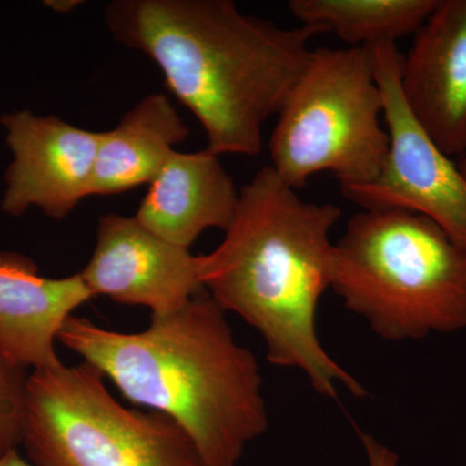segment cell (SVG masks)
<instances>
[{"instance_id":"obj_1","label":"cell","mask_w":466,"mask_h":466,"mask_svg":"<svg viewBox=\"0 0 466 466\" xmlns=\"http://www.w3.org/2000/svg\"><path fill=\"white\" fill-rule=\"evenodd\" d=\"M113 38L157 64L168 90L200 121L208 149L257 156L319 35L242 14L231 0H115Z\"/></svg>"},{"instance_id":"obj_2","label":"cell","mask_w":466,"mask_h":466,"mask_svg":"<svg viewBox=\"0 0 466 466\" xmlns=\"http://www.w3.org/2000/svg\"><path fill=\"white\" fill-rule=\"evenodd\" d=\"M341 214L336 205L302 200L274 168H260L241 189L225 238L198 256V268L208 296L262 336L269 363L300 370L324 397L336 398L342 385L363 398L364 386L318 334L319 302L332 283L330 232Z\"/></svg>"},{"instance_id":"obj_3","label":"cell","mask_w":466,"mask_h":466,"mask_svg":"<svg viewBox=\"0 0 466 466\" xmlns=\"http://www.w3.org/2000/svg\"><path fill=\"white\" fill-rule=\"evenodd\" d=\"M57 341L112 380L126 400L170 417L204 466H238L248 444L268 429L258 361L236 341L227 312L208 293L152 315L143 332L70 317Z\"/></svg>"},{"instance_id":"obj_4","label":"cell","mask_w":466,"mask_h":466,"mask_svg":"<svg viewBox=\"0 0 466 466\" xmlns=\"http://www.w3.org/2000/svg\"><path fill=\"white\" fill-rule=\"evenodd\" d=\"M330 289L385 341L466 329V249L412 211L355 214L334 242Z\"/></svg>"},{"instance_id":"obj_5","label":"cell","mask_w":466,"mask_h":466,"mask_svg":"<svg viewBox=\"0 0 466 466\" xmlns=\"http://www.w3.org/2000/svg\"><path fill=\"white\" fill-rule=\"evenodd\" d=\"M278 115L269 167L296 191L324 171L341 187L366 184L388 157L382 91L368 47L312 50Z\"/></svg>"},{"instance_id":"obj_6","label":"cell","mask_w":466,"mask_h":466,"mask_svg":"<svg viewBox=\"0 0 466 466\" xmlns=\"http://www.w3.org/2000/svg\"><path fill=\"white\" fill-rule=\"evenodd\" d=\"M104 376L78 366L32 370L23 444L35 466H204L170 417L128 410Z\"/></svg>"},{"instance_id":"obj_7","label":"cell","mask_w":466,"mask_h":466,"mask_svg":"<svg viewBox=\"0 0 466 466\" xmlns=\"http://www.w3.org/2000/svg\"><path fill=\"white\" fill-rule=\"evenodd\" d=\"M388 125V157L375 179L341 187L363 208H400L433 220L466 249V174L420 127L400 86L403 55L397 43L370 46Z\"/></svg>"},{"instance_id":"obj_8","label":"cell","mask_w":466,"mask_h":466,"mask_svg":"<svg viewBox=\"0 0 466 466\" xmlns=\"http://www.w3.org/2000/svg\"><path fill=\"white\" fill-rule=\"evenodd\" d=\"M0 124L12 153L0 200L3 213L21 217L36 208L61 220L91 196L103 131L86 130L29 109L5 113Z\"/></svg>"},{"instance_id":"obj_9","label":"cell","mask_w":466,"mask_h":466,"mask_svg":"<svg viewBox=\"0 0 466 466\" xmlns=\"http://www.w3.org/2000/svg\"><path fill=\"white\" fill-rule=\"evenodd\" d=\"M79 275L92 296L146 306L152 315L177 311L205 290L198 256L116 213L101 217L96 247Z\"/></svg>"},{"instance_id":"obj_10","label":"cell","mask_w":466,"mask_h":466,"mask_svg":"<svg viewBox=\"0 0 466 466\" xmlns=\"http://www.w3.org/2000/svg\"><path fill=\"white\" fill-rule=\"evenodd\" d=\"M410 115L447 156L466 155V0H440L400 69Z\"/></svg>"},{"instance_id":"obj_11","label":"cell","mask_w":466,"mask_h":466,"mask_svg":"<svg viewBox=\"0 0 466 466\" xmlns=\"http://www.w3.org/2000/svg\"><path fill=\"white\" fill-rule=\"evenodd\" d=\"M91 299L81 275L46 278L23 254L0 251V355L30 372L60 367L58 333Z\"/></svg>"},{"instance_id":"obj_12","label":"cell","mask_w":466,"mask_h":466,"mask_svg":"<svg viewBox=\"0 0 466 466\" xmlns=\"http://www.w3.org/2000/svg\"><path fill=\"white\" fill-rule=\"evenodd\" d=\"M238 195L216 153L175 149L150 182L135 218L164 240L189 249L207 229L228 228Z\"/></svg>"},{"instance_id":"obj_13","label":"cell","mask_w":466,"mask_h":466,"mask_svg":"<svg viewBox=\"0 0 466 466\" xmlns=\"http://www.w3.org/2000/svg\"><path fill=\"white\" fill-rule=\"evenodd\" d=\"M188 137V126L165 95L144 97L113 130L103 131L91 196L118 195L150 184Z\"/></svg>"},{"instance_id":"obj_14","label":"cell","mask_w":466,"mask_h":466,"mask_svg":"<svg viewBox=\"0 0 466 466\" xmlns=\"http://www.w3.org/2000/svg\"><path fill=\"white\" fill-rule=\"evenodd\" d=\"M440 0H290L300 25L333 33L350 47L397 43L424 25Z\"/></svg>"},{"instance_id":"obj_15","label":"cell","mask_w":466,"mask_h":466,"mask_svg":"<svg viewBox=\"0 0 466 466\" xmlns=\"http://www.w3.org/2000/svg\"><path fill=\"white\" fill-rule=\"evenodd\" d=\"M29 375L0 355V456L23 444Z\"/></svg>"},{"instance_id":"obj_16","label":"cell","mask_w":466,"mask_h":466,"mask_svg":"<svg viewBox=\"0 0 466 466\" xmlns=\"http://www.w3.org/2000/svg\"><path fill=\"white\" fill-rule=\"evenodd\" d=\"M366 451L368 466H400V456L372 435L359 433Z\"/></svg>"},{"instance_id":"obj_17","label":"cell","mask_w":466,"mask_h":466,"mask_svg":"<svg viewBox=\"0 0 466 466\" xmlns=\"http://www.w3.org/2000/svg\"><path fill=\"white\" fill-rule=\"evenodd\" d=\"M0 466H35L34 464H30L26 460L21 458L20 453L17 452V450L9 451V452L5 453V455L0 456Z\"/></svg>"},{"instance_id":"obj_18","label":"cell","mask_w":466,"mask_h":466,"mask_svg":"<svg viewBox=\"0 0 466 466\" xmlns=\"http://www.w3.org/2000/svg\"><path fill=\"white\" fill-rule=\"evenodd\" d=\"M45 5L48 8L54 9L57 14H66V12L72 11L76 5H81V2H75V0H50V2H45Z\"/></svg>"},{"instance_id":"obj_19","label":"cell","mask_w":466,"mask_h":466,"mask_svg":"<svg viewBox=\"0 0 466 466\" xmlns=\"http://www.w3.org/2000/svg\"><path fill=\"white\" fill-rule=\"evenodd\" d=\"M460 168H461L462 171L466 174V155L464 156V158H462V161L460 162L459 165Z\"/></svg>"}]
</instances>
